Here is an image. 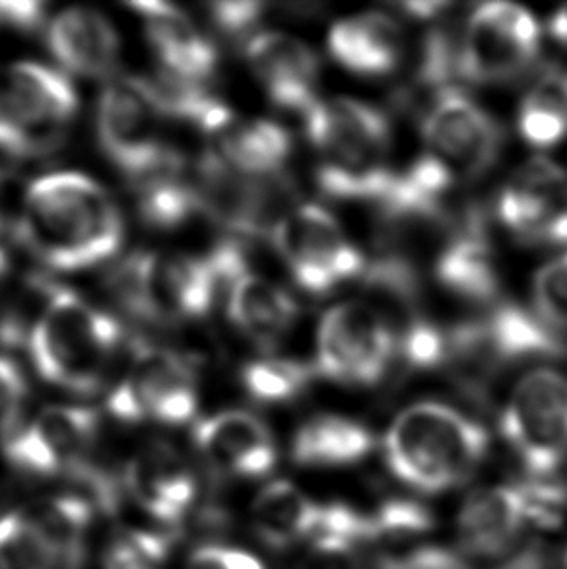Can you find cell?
Wrapping results in <instances>:
<instances>
[{"mask_svg": "<svg viewBox=\"0 0 567 569\" xmlns=\"http://www.w3.org/2000/svg\"><path fill=\"white\" fill-rule=\"evenodd\" d=\"M22 236L47 264L80 270L116 253L123 223L103 187L80 173H53L26 192Z\"/></svg>", "mask_w": 567, "mask_h": 569, "instance_id": "1", "label": "cell"}, {"mask_svg": "<svg viewBox=\"0 0 567 569\" xmlns=\"http://www.w3.org/2000/svg\"><path fill=\"white\" fill-rule=\"evenodd\" d=\"M488 451L480 423L439 402L402 410L385 436V461L400 482L437 493L467 480Z\"/></svg>", "mask_w": 567, "mask_h": 569, "instance_id": "2", "label": "cell"}, {"mask_svg": "<svg viewBox=\"0 0 567 569\" xmlns=\"http://www.w3.org/2000/svg\"><path fill=\"white\" fill-rule=\"evenodd\" d=\"M322 191L350 200H379L391 183L389 123L381 111L360 101H317L306 113Z\"/></svg>", "mask_w": 567, "mask_h": 569, "instance_id": "3", "label": "cell"}, {"mask_svg": "<svg viewBox=\"0 0 567 569\" xmlns=\"http://www.w3.org/2000/svg\"><path fill=\"white\" fill-rule=\"evenodd\" d=\"M28 345L41 378L69 391L93 392L116 362L121 327L77 293L53 286Z\"/></svg>", "mask_w": 567, "mask_h": 569, "instance_id": "4", "label": "cell"}, {"mask_svg": "<svg viewBox=\"0 0 567 569\" xmlns=\"http://www.w3.org/2000/svg\"><path fill=\"white\" fill-rule=\"evenodd\" d=\"M220 277L210 259L185 253H137L111 280L119 303L150 321H179L207 313Z\"/></svg>", "mask_w": 567, "mask_h": 569, "instance_id": "5", "label": "cell"}, {"mask_svg": "<svg viewBox=\"0 0 567 569\" xmlns=\"http://www.w3.org/2000/svg\"><path fill=\"white\" fill-rule=\"evenodd\" d=\"M77 111V93L54 70L16 62L0 69V154L14 160L59 137Z\"/></svg>", "mask_w": 567, "mask_h": 569, "instance_id": "6", "label": "cell"}, {"mask_svg": "<svg viewBox=\"0 0 567 569\" xmlns=\"http://www.w3.org/2000/svg\"><path fill=\"white\" fill-rule=\"evenodd\" d=\"M501 431L533 478H550L567 459V379L537 370L517 383Z\"/></svg>", "mask_w": 567, "mask_h": 569, "instance_id": "7", "label": "cell"}, {"mask_svg": "<svg viewBox=\"0 0 567 569\" xmlns=\"http://www.w3.org/2000/svg\"><path fill=\"white\" fill-rule=\"evenodd\" d=\"M272 236L296 282L311 296L332 292L366 270L364 254L321 207L294 208L275 223Z\"/></svg>", "mask_w": 567, "mask_h": 569, "instance_id": "8", "label": "cell"}, {"mask_svg": "<svg viewBox=\"0 0 567 569\" xmlns=\"http://www.w3.org/2000/svg\"><path fill=\"white\" fill-rule=\"evenodd\" d=\"M161 116L150 88L140 78L113 80L101 93L98 106L101 148L137 183L176 158L163 147Z\"/></svg>", "mask_w": 567, "mask_h": 569, "instance_id": "9", "label": "cell"}, {"mask_svg": "<svg viewBox=\"0 0 567 569\" xmlns=\"http://www.w3.org/2000/svg\"><path fill=\"white\" fill-rule=\"evenodd\" d=\"M564 355L560 340L537 317L501 306L449 335L447 362L465 371L470 381L486 379L511 363Z\"/></svg>", "mask_w": 567, "mask_h": 569, "instance_id": "10", "label": "cell"}, {"mask_svg": "<svg viewBox=\"0 0 567 569\" xmlns=\"http://www.w3.org/2000/svg\"><path fill=\"white\" fill-rule=\"evenodd\" d=\"M397 339L384 316L360 301L340 303L322 317L317 335L319 370L350 385H376L389 370Z\"/></svg>", "mask_w": 567, "mask_h": 569, "instance_id": "11", "label": "cell"}, {"mask_svg": "<svg viewBox=\"0 0 567 569\" xmlns=\"http://www.w3.org/2000/svg\"><path fill=\"white\" fill-rule=\"evenodd\" d=\"M535 18L509 2H488L468 18L460 41V77L499 82L521 74L538 53Z\"/></svg>", "mask_w": 567, "mask_h": 569, "instance_id": "12", "label": "cell"}, {"mask_svg": "<svg viewBox=\"0 0 567 569\" xmlns=\"http://www.w3.org/2000/svg\"><path fill=\"white\" fill-rule=\"evenodd\" d=\"M108 407L121 422L183 423L197 410L195 378L176 355L146 348L109 395Z\"/></svg>", "mask_w": 567, "mask_h": 569, "instance_id": "13", "label": "cell"}, {"mask_svg": "<svg viewBox=\"0 0 567 569\" xmlns=\"http://www.w3.org/2000/svg\"><path fill=\"white\" fill-rule=\"evenodd\" d=\"M98 415L92 408L51 407L4 438L8 462L33 477L70 475L90 453Z\"/></svg>", "mask_w": 567, "mask_h": 569, "instance_id": "14", "label": "cell"}, {"mask_svg": "<svg viewBox=\"0 0 567 569\" xmlns=\"http://www.w3.org/2000/svg\"><path fill=\"white\" fill-rule=\"evenodd\" d=\"M428 154L452 176H478L498 158L501 131L480 106L465 93L444 90L422 124Z\"/></svg>", "mask_w": 567, "mask_h": 569, "instance_id": "15", "label": "cell"}, {"mask_svg": "<svg viewBox=\"0 0 567 569\" xmlns=\"http://www.w3.org/2000/svg\"><path fill=\"white\" fill-rule=\"evenodd\" d=\"M501 222L527 241L567 243V178L545 158L527 163L501 192Z\"/></svg>", "mask_w": 567, "mask_h": 569, "instance_id": "16", "label": "cell"}, {"mask_svg": "<svg viewBox=\"0 0 567 569\" xmlns=\"http://www.w3.org/2000/svg\"><path fill=\"white\" fill-rule=\"evenodd\" d=\"M200 459L216 477L262 478L277 465L269 428L249 412L228 410L200 420L192 430Z\"/></svg>", "mask_w": 567, "mask_h": 569, "instance_id": "17", "label": "cell"}, {"mask_svg": "<svg viewBox=\"0 0 567 569\" xmlns=\"http://www.w3.org/2000/svg\"><path fill=\"white\" fill-rule=\"evenodd\" d=\"M529 527L519 485L494 486L472 493L460 508L459 552L468 562H484L521 545Z\"/></svg>", "mask_w": 567, "mask_h": 569, "instance_id": "18", "label": "cell"}, {"mask_svg": "<svg viewBox=\"0 0 567 569\" xmlns=\"http://www.w3.org/2000/svg\"><path fill=\"white\" fill-rule=\"evenodd\" d=\"M247 61L278 108L307 113L317 103L319 61L304 41L265 31L249 41Z\"/></svg>", "mask_w": 567, "mask_h": 569, "instance_id": "19", "label": "cell"}, {"mask_svg": "<svg viewBox=\"0 0 567 569\" xmlns=\"http://www.w3.org/2000/svg\"><path fill=\"white\" fill-rule=\"evenodd\" d=\"M195 191L202 210L238 233H259L269 228V186L231 168L222 156L207 154L199 163Z\"/></svg>", "mask_w": 567, "mask_h": 569, "instance_id": "20", "label": "cell"}, {"mask_svg": "<svg viewBox=\"0 0 567 569\" xmlns=\"http://www.w3.org/2000/svg\"><path fill=\"white\" fill-rule=\"evenodd\" d=\"M123 480L140 508L171 529L183 521L197 498L191 469L166 443H152L140 451L127 465Z\"/></svg>", "mask_w": 567, "mask_h": 569, "instance_id": "21", "label": "cell"}, {"mask_svg": "<svg viewBox=\"0 0 567 569\" xmlns=\"http://www.w3.org/2000/svg\"><path fill=\"white\" fill-rule=\"evenodd\" d=\"M132 8L145 18L146 33L163 72L192 82H205L215 72L216 49L189 16L166 2H132Z\"/></svg>", "mask_w": 567, "mask_h": 569, "instance_id": "22", "label": "cell"}, {"mask_svg": "<svg viewBox=\"0 0 567 569\" xmlns=\"http://www.w3.org/2000/svg\"><path fill=\"white\" fill-rule=\"evenodd\" d=\"M54 59L80 77H106L116 69L117 31L106 16L90 8H69L47 31Z\"/></svg>", "mask_w": 567, "mask_h": 569, "instance_id": "23", "label": "cell"}, {"mask_svg": "<svg viewBox=\"0 0 567 569\" xmlns=\"http://www.w3.org/2000/svg\"><path fill=\"white\" fill-rule=\"evenodd\" d=\"M329 51L342 67L361 77L389 74L402 54V33L389 16L368 12L338 22Z\"/></svg>", "mask_w": 567, "mask_h": 569, "instance_id": "24", "label": "cell"}, {"mask_svg": "<svg viewBox=\"0 0 567 569\" xmlns=\"http://www.w3.org/2000/svg\"><path fill=\"white\" fill-rule=\"evenodd\" d=\"M228 316L249 339L272 348L290 329L298 308L278 286L243 270L228 284Z\"/></svg>", "mask_w": 567, "mask_h": 569, "instance_id": "25", "label": "cell"}, {"mask_svg": "<svg viewBox=\"0 0 567 569\" xmlns=\"http://www.w3.org/2000/svg\"><path fill=\"white\" fill-rule=\"evenodd\" d=\"M374 433L361 422L337 415L315 416L294 436L291 459L306 469H342L364 461Z\"/></svg>", "mask_w": 567, "mask_h": 569, "instance_id": "26", "label": "cell"}, {"mask_svg": "<svg viewBox=\"0 0 567 569\" xmlns=\"http://www.w3.org/2000/svg\"><path fill=\"white\" fill-rule=\"evenodd\" d=\"M319 513L321 503L288 480H277L265 486L255 500V535L272 550H286L304 539H314Z\"/></svg>", "mask_w": 567, "mask_h": 569, "instance_id": "27", "label": "cell"}, {"mask_svg": "<svg viewBox=\"0 0 567 569\" xmlns=\"http://www.w3.org/2000/svg\"><path fill=\"white\" fill-rule=\"evenodd\" d=\"M436 277L445 288L472 301H490L498 293V270L490 246L475 223L441 249Z\"/></svg>", "mask_w": 567, "mask_h": 569, "instance_id": "28", "label": "cell"}, {"mask_svg": "<svg viewBox=\"0 0 567 569\" xmlns=\"http://www.w3.org/2000/svg\"><path fill=\"white\" fill-rule=\"evenodd\" d=\"M220 156L231 168L251 176L269 178L290 156V137L282 127L270 121H231L216 134Z\"/></svg>", "mask_w": 567, "mask_h": 569, "instance_id": "29", "label": "cell"}, {"mask_svg": "<svg viewBox=\"0 0 567 569\" xmlns=\"http://www.w3.org/2000/svg\"><path fill=\"white\" fill-rule=\"evenodd\" d=\"M82 560L47 539L22 511L0 517V569H80Z\"/></svg>", "mask_w": 567, "mask_h": 569, "instance_id": "30", "label": "cell"}, {"mask_svg": "<svg viewBox=\"0 0 567 569\" xmlns=\"http://www.w3.org/2000/svg\"><path fill=\"white\" fill-rule=\"evenodd\" d=\"M139 208L146 222L156 228H176L200 208L192 183L181 176L177 158L139 181Z\"/></svg>", "mask_w": 567, "mask_h": 569, "instance_id": "31", "label": "cell"}, {"mask_svg": "<svg viewBox=\"0 0 567 569\" xmlns=\"http://www.w3.org/2000/svg\"><path fill=\"white\" fill-rule=\"evenodd\" d=\"M22 516L57 547L84 556L93 503L86 496H53L23 509Z\"/></svg>", "mask_w": 567, "mask_h": 569, "instance_id": "32", "label": "cell"}, {"mask_svg": "<svg viewBox=\"0 0 567 569\" xmlns=\"http://www.w3.org/2000/svg\"><path fill=\"white\" fill-rule=\"evenodd\" d=\"M311 371L294 360H257L241 371V383L251 399L262 405H280L296 399L306 389Z\"/></svg>", "mask_w": 567, "mask_h": 569, "instance_id": "33", "label": "cell"}, {"mask_svg": "<svg viewBox=\"0 0 567 569\" xmlns=\"http://www.w3.org/2000/svg\"><path fill=\"white\" fill-rule=\"evenodd\" d=\"M173 539L163 532L129 531L119 535L106 552V569H160Z\"/></svg>", "mask_w": 567, "mask_h": 569, "instance_id": "34", "label": "cell"}, {"mask_svg": "<svg viewBox=\"0 0 567 569\" xmlns=\"http://www.w3.org/2000/svg\"><path fill=\"white\" fill-rule=\"evenodd\" d=\"M535 301L538 313L548 323L567 327V254L538 272Z\"/></svg>", "mask_w": 567, "mask_h": 569, "instance_id": "35", "label": "cell"}, {"mask_svg": "<svg viewBox=\"0 0 567 569\" xmlns=\"http://www.w3.org/2000/svg\"><path fill=\"white\" fill-rule=\"evenodd\" d=\"M400 350L408 363H412L415 368H436L439 363L447 362L449 335L439 331L428 321L415 319L405 329V335L400 339Z\"/></svg>", "mask_w": 567, "mask_h": 569, "instance_id": "36", "label": "cell"}, {"mask_svg": "<svg viewBox=\"0 0 567 569\" xmlns=\"http://www.w3.org/2000/svg\"><path fill=\"white\" fill-rule=\"evenodd\" d=\"M519 131L533 147H554L567 134V119L523 101Z\"/></svg>", "mask_w": 567, "mask_h": 569, "instance_id": "37", "label": "cell"}, {"mask_svg": "<svg viewBox=\"0 0 567 569\" xmlns=\"http://www.w3.org/2000/svg\"><path fill=\"white\" fill-rule=\"evenodd\" d=\"M26 392L20 370L10 360L0 358V433L4 438L20 426Z\"/></svg>", "mask_w": 567, "mask_h": 569, "instance_id": "38", "label": "cell"}, {"mask_svg": "<svg viewBox=\"0 0 567 569\" xmlns=\"http://www.w3.org/2000/svg\"><path fill=\"white\" fill-rule=\"evenodd\" d=\"M187 569H267L265 563L246 550L220 545H205L192 552Z\"/></svg>", "mask_w": 567, "mask_h": 569, "instance_id": "39", "label": "cell"}, {"mask_svg": "<svg viewBox=\"0 0 567 569\" xmlns=\"http://www.w3.org/2000/svg\"><path fill=\"white\" fill-rule=\"evenodd\" d=\"M267 4L262 2H215L210 4L212 18L220 26V30L239 36L253 30L257 22L265 16Z\"/></svg>", "mask_w": 567, "mask_h": 569, "instance_id": "40", "label": "cell"}, {"mask_svg": "<svg viewBox=\"0 0 567 569\" xmlns=\"http://www.w3.org/2000/svg\"><path fill=\"white\" fill-rule=\"evenodd\" d=\"M523 101L537 108L548 109L567 119V72H560V70L548 72L533 86V90Z\"/></svg>", "mask_w": 567, "mask_h": 569, "instance_id": "41", "label": "cell"}, {"mask_svg": "<svg viewBox=\"0 0 567 569\" xmlns=\"http://www.w3.org/2000/svg\"><path fill=\"white\" fill-rule=\"evenodd\" d=\"M46 2L10 0L0 2V23H8L18 30H36L46 18Z\"/></svg>", "mask_w": 567, "mask_h": 569, "instance_id": "42", "label": "cell"}, {"mask_svg": "<svg viewBox=\"0 0 567 569\" xmlns=\"http://www.w3.org/2000/svg\"><path fill=\"white\" fill-rule=\"evenodd\" d=\"M354 550L314 542L311 555L307 556L301 569H358Z\"/></svg>", "mask_w": 567, "mask_h": 569, "instance_id": "43", "label": "cell"}, {"mask_svg": "<svg viewBox=\"0 0 567 569\" xmlns=\"http://www.w3.org/2000/svg\"><path fill=\"white\" fill-rule=\"evenodd\" d=\"M402 8L407 10L408 14L418 16V18H434L439 12H444L445 8H449V4H445V2H407V4H402Z\"/></svg>", "mask_w": 567, "mask_h": 569, "instance_id": "44", "label": "cell"}, {"mask_svg": "<svg viewBox=\"0 0 567 569\" xmlns=\"http://www.w3.org/2000/svg\"><path fill=\"white\" fill-rule=\"evenodd\" d=\"M550 31H553L554 38L567 47V7L560 8L554 14L553 22H550Z\"/></svg>", "mask_w": 567, "mask_h": 569, "instance_id": "45", "label": "cell"}, {"mask_svg": "<svg viewBox=\"0 0 567 569\" xmlns=\"http://www.w3.org/2000/svg\"><path fill=\"white\" fill-rule=\"evenodd\" d=\"M0 230H2V228H0Z\"/></svg>", "mask_w": 567, "mask_h": 569, "instance_id": "46", "label": "cell"}]
</instances>
